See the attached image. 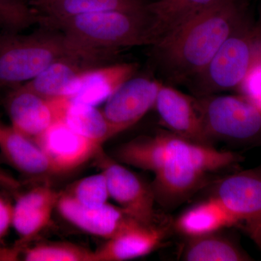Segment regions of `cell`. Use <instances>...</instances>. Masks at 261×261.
Returning <instances> with one entry per match:
<instances>
[{
    "mask_svg": "<svg viewBox=\"0 0 261 261\" xmlns=\"http://www.w3.org/2000/svg\"><path fill=\"white\" fill-rule=\"evenodd\" d=\"M112 54L81 47L51 27L29 34H0V88L27 83L64 58H86L103 64Z\"/></svg>",
    "mask_w": 261,
    "mask_h": 261,
    "instance_id": "2",
    "label": "cell"
},
{
    "mask_svg": "<svg viewBox=\"0 0 261 261\" xmlns=\"http://www.w3.org/2000/svg\"><path fill=\"white\" fill-rule=\"evenodd\" d=\"M32 8L37 10L39 14L43 13L53 3V0H25Z\"/></svg>",
    "mask_w": 261,
    "mask_h": 261,
    "instance_id": "30",
    "label": "cell"
},
{
    "mask_svg": "<svg viewBox=\"0 0 261 261\" xmlns=\"http://www.w3.org/2000/svg\"><path fill=\"white\" fill-rule=\"evenodd\" d=\"M147 5L143 0H53L41 13L40 23L108 10L143 11L147 10Z\"/></svg>",
    "mask_w": 261,
    "mask_h": 261,
    "instance_id": "22",
    "label": "cell"
},
{
    "mask_svg": "<svg viewBox=\"0 0 261 261\" xmlns=\"http://www.w3.org/2000/svg\"><path fill=\"white\" fill-rule=\"evenodd\" d=\"M0 152L19 173L36 178L55 175L47 156L32 139L0 121Z\"/></svg>",
    "mask_w": 261,
    "mask_h": 261,
    "instance_id": "18",
    "label": "cell"
},
{
    "mask_svg": "<svg viewBox=\"0 0 261 261\" xmlns=\"http://www.w3.org/2000/svg\"><path fill=\"white\" fill-rule=\"evenodd\" d=\"M64 192L81 205L89 207L105 205L110 197L107 180L102 171L75 181Z\"/></svg>",
    "mask_w": 261,
    "mask_h": 261,
    "instance_id": "26",
    "label": "cell"
},
{
    "mask_svg": "<svg viewBox=\"0 0 261 261\" xmlns=\"http://www.w3.org/2000/svg\"><path fill=\"white\" fill-rule=\"evenodd\" d=\"M20 257L25 261H94V253L75 244L48 242L24 247Z\"/></svg>",
    "mask_w": 261,
    "mask_h": 261,
    "instance_id": "25",
    "label": "cell"
},
{
    "mask_svg": "<svg viewBox=\"0 0 261 261\" xmlns=\"http://www.w3.org/2000/svg\"><path fill=\"white\" fill-rule=\"evenodd\" d=\"M224 230L186 238L181 259L186 261L253 260L238 241L223 232Z\"/></svg>",
    "mask_w": 261,
    "mask_h": 261,
    "instance_id": "20",
    "label": "cell"
},
{
    "mask_svg": "<svg viewBox=\"0 0 261 261\" xmlns=\"http://www.w3.org/2000/svg\"><path fill=\"white\" fill-rule=\"evenodd\" d=\"M62 192L49 185L34 187L17 197L13 203V227L18 236L15 246L23 249L50 223Z\"/></svg>",
    "mask_w": 261,
    "mask_h": 261,
    "instance_id": "16",
    "label": "cell"
},
{
    "mask_svg": "<svg viewBox=\"0 0 261 261\" xmlns=\"http://www.w3.org/2000/svg\"><path fill=\"white\" fill-rule=\"evenodd\" d=\"M114 159L153 173L163 163L180 161L195 165L213 174L236 167L244 161L243 156L237 152L195 143L168 130L123 144L116 149Z\"/></svg>",
    "mask_w": 261,
    "mask_h": 261,
    "instance_id": "4",
    "label": "cell"
},
{
    "mask_svg": "<svg viewBox=\"0 0 261 261\" xmlns=\"http://www.w3.org/2000/svg\"><path fill=\"white\" fill-rule=\"evenodd\" d=\"M236 219L261 252V164L216 180L211 195Z\"/></svg>",
    "mask_w": 261,
    "mask_h": 261,
    "instance_id": "7",
    "label": "cell"
},
{
    "mask_svg": "<svg viewBox=\"0 0 261 261\" xmlns=\"http://www.w3.org/2000/svg\"><path fill=\"white\" fill-rule=\"evenodd\" d=\"M68 102L66 98L44 97L21 84L10 92L5 107L10 126L34 141L63 119Z\"/></svg>",
    "mask_w": 261,
    "mask_h": 261,
    "instance_id": "9",
    "label": "cell"
},
{
    "mask_svg": "<svg viewBox=\"0 0 261 261\" xmlns=\"http://www.w3.org/2000/svg\"><path fill=\"white\" fill-rule=\"evenodd\" d=\"M102 64L86 58H64L55 62L37 77L23 84L44 97L65 98V90L75 76L87 68Z\"/></svg>",
    "mask_w": 261,
    "mask_h": 261,
    "instance_id": "21",
    "label": "cell"
},
{
    "mask_svg": "<svg viewBox=\"0 0 261 261\" xmlns=\"http://www.w3.org/2000/svg\"><path fill=\"white\" fill-rule=\"evenodd\" d=\"M162 84L151 77L134 75L105 102L102 112L118 134L135 125L154 107Z\"/></svg>",
    "mask_w": 261,
    "mask_h": 261,
    "instance_id": "10",
    "label": "cell"
},
{
    "mask_svg": "<svg viewBox=\"0 0 261 261\" xmlns=\"http://www.w3.org/2000/svg\"><path fill=\"white\" fill-rule=\"evenodd\" d=\"M154 108L160 122L168 132L195 143L214 147L196 106L195 97L163 82Z\"/></svg>",
    "mask_w": 261,
    "mask_h": 261,
    "instance_id": "11",
    "label": "cell"
},
{
    "mask_svg": "<svg viewBox=\"0 0 261 261\" xmlns=\"http://www.w3.org/2000/svg\"><path fill=\"white\" fill-rule=\"evenodd\" d=\"M65 123L77 134L98 145L118 135L102 111L96 106L69 100L63 118Z\"/></svg>",
    "mask_w": 261,
    "mask_h": 261,
    "instance_id": "23",
    "label": "cell"
},
{
    "mask_svg": "<svg viewBox=\"0 0 261 261\" xmlns=\"http://www.w3.org/2000/svg\"><path fill=\"white\" fill-rule=\"evenodd\" d=\"M237 90L240 95L261 111V48Z\"/></svg>",
    "mask_w": 261,
    "mask_h": 261,
    "instance_id": "27",
    "label": "cell"
},
{
    "mask_svg": "<svg viewBox=\"0 0 261 261\" xmlns=\"http://www.w3.org/2000/svg\"><path fill=\"white\" fill-rule=\"evenodd\" d=\"M13 203L0 192V245L13 227Z\"/></svg>",
    "mask_w": 261,
    "mask_h": 261,
    "instance_id": "28",
    "label": "cell"
},
{
    "mask_svg": "<svg viewBox=\"0 0 261 261\" xmlns=\"http://www.w3.org/2000/svg\"><path fill=\"white\" fill-rule=\"evenodd\" d=\"M46 25L61 31L81 47L94 50L116 53L119 48L152 46L159 40L148 8L143 11L108 10L87 13Z\"/></svg>",
    "mask_w": 261,
    "mask_h": 261,
    "instance_id": "3",
    "label": "cell"
},
{
    "mask_svg": "<svg viewBox=\"0 0 261 261\" xmlns=\"http://www.w3.org/2000/svg\"><path fill=\"white\" fill-rule=\"evenodd\" d=\"M261 48V19L247 20L221 46L188 85L195 97L238 89Z\"/></svg>",
    "mask_w": 261,
    "mask_h": 261,
    "instance_id": "5",
    "label": "cell"
},
{
    "mask_svg": "<svg viewBox=\"0 0 261 261\" xmlns=\"http://www.w3.org/2000/svg\"><path fill=\"white\" fill-rule=\"evenodd\" d=\"M237 226L232 215L219 200L210 196L182 213L173 223V229L188 238Z\"/></svg>",
    "mask_w": 261,
    "mask_h": 261,
    "instance_id": "19",
    "label": "cell"
},
{
    "mask_svg": "<svg viewBox=\"0 0 261 261\" xmlns=\"http://www.w3.org/2000/svg\"><path fill=\"white\" fill-rule=\"evenodd\" d=\"M151 184L155 202L163 208L174 209L211 182L213 173L179 162H166L154 173Z\"/></svg>",
    "mask_w": 261,
    "mask_h": 261,
    "instance_id": "15",
    "label": "cell"
},
{
    "mask_svg": "<svg viewBox=\"0 0 261 261\" xmlns=\"http://www.w3.org/2000/svg\"><path fill=\"white\" fill-rule=\"evenodd\" d=\"M136 63L102 64L87 68L67 87L64 97L71 102L96 106L106 102L122 84L135 75Z\"/></svg>",
    "mask_w": 261,
    "mask_h": 261,
    "instance_id": "13",
    "label": "cell"
},
{
    "mask_svg": "<svg viewBox=\"0 0 261 261\" xmlns=\"http://www.w3.org/2000/svg\"><path fill=\"white\" fill-rule=\"evenodd\" d=\"M221 0H157L147 8L154 19L159 39L202 10ZM159 41V40H158Z\"/></svg>",
    "mask_w": 261,
    "mask_h": 261,
    "instance_id": "24",
    "label": "cell"
},
{
    "mask_svg": "<svg viewBox=\"0 0 261 261\" xmlns=\"http://www.w3.org/2000/svg\"><path fill=\"white\" fill-rule=\"evenodd\" d=\"M196 106L213 142L238 145L261 144V111L241 95L195 97Z\"/></svg>",
    "mask_w": 261,
    "mask_h": 261,
    "instance_id": "6",
    "label": "cell"
},
{
    "mask_svg": "<svg viewBox=\"0 0 261 261\" xmlns=\"http://www.w3.org/2000/svg\"><path fill=\"white\" fill-rule=\"evenodd\" d=\"M34 142L47 156L55 175L75 171L95 159L102 149V146L71 129L63 119L55 123Z\"/></svg>",
    "mask_w": 261,
    "mask_h": 261,
    "instance_id": "12",
    "label": "cell"
},
{
    "mask_svg": "<svg viewBox=\"0 0 261 261\" xmlns=\"http://www.w3.org/2000/svg\"><path fill=\"white\" fill-rule=\"evenodd\" d=\"M95 159L107 180L110 197L118 207L140 224L146 226L159 224L151 185H147L122 163L110 158L102 149Z\"/></svg>",
    "mask_w": 261,
    "mask_h": 261,
    "instance_id": "8",
    "label": "cell"
},
{
    "mask_svg": "<svg viewBox=\"0 0 261 261\" xmlns=\"http://www.w3.org/2000/svg\"><path fill=\"white\" fill-rule=\"evenodd\" d=\"M250 19L245 0H221L163 35L152 47L166 84H188Z\"/></svg>",
    "mask_w": 261,
    "mask_h": 261,
    "instance_id": "1",
    "label": "cell"
},
{
    "mask_svg": "<svg viewBox=\"0 0 261 261\" xmlns=\"http://www.w3.org/2000/svg\"><path fill=\"white\" fill-rule=\"evenodd\" d=\"M136 223L94 250V261H123L145 256L162 246L169 226Z\"/></svg>",
    "mask_w": 261,
    "mask_h": 261,
    "instance_id": "17",
    "label": "cell"
},
{
    "mask_svg": "<svg viewBox=\"0 0 261 261\" xmlns=\"http://www.w3.org/2000/svg\"><path fill=\"white\" fill-rule=\"evenodd\" d=\"M21 185L16 178L13 177L9 173L5 171L4 168L0 166V187L10 191H15L20 188Z\"/></svg>",
    "mask_w": 261,
    "mask_h": 261,
    "instance_id": "29",
    "label": "cell"
},
{
    "mask_svg": "<svg viewBox=\"0 0 261 261\" xmlns=\"http://www.w3.org/2000/svg\"><path fill=\"white\" fill-rule=\"evenodd\" d=\"M56 209L65 221L75 228L106 240L139 223L118 206L107 202L99 207H86L65 192H61Z\"/></svg>",
    "mask_w": 261,
    "mask_h": 261,
    "instance_id": "14",
    "label": "cell"
}]
</instances>
